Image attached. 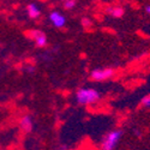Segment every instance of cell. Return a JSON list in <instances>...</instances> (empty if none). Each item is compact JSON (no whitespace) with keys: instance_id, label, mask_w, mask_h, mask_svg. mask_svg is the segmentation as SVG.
<instances>
[{"instance_id":"cell-1","label":"cell","mask_w":150,"mask_h":150,"mask_svg":"<svg viewBox=\"0 0 150 150\" xmlns=\"http://www.w3.org/2000/svg\"><path fill=\"white\" fill-rule=\"evenodd\" d=\"M76 102L81 106H91L97 102H100L101 100V94L98 93L95 88H90V86H83L79 88L76 91Z\"/></svg>"},{"instance_id":"cell-2","label":"cell","mask_w":150,"mask_h":150,"mask_svg":"<svg viewBox=\"0 0 150 150\" xmlns=\"http://www.w3.org/2000/svg\"><path fill=\"white\" fill-rule=\"evenodd\" d=\"M122 134H124V131L121 129H114V130L107 132L103 136L101 144H100L101 150H115Z\"/></svg>"},{"instance_id":"cell-3","label":"cell","mask_w":150,"mask_h":150,"mask_svg":"<svg viewBox=\"0 0 150 150\" xmlns=\"http://www.w3.org/2000/svg\"><path fill=\"white\" fill-rule=\"evenodd\" d=\"M115 70L112 67H97L90 72V79L94 82H106L114 77Z\"/></svg>"},{"instance_id":"cell-4","label":"cell","mask_w":150,"mask_h":150,"mask_svg":"<svg viewBox=\"0 0 150 150\" xmlns=\"http://www.w3.org/2000/svg\"><path fill=\"white\" fill-rule=\"evenodd\" d=\"M28 36L33 40V42L35 43L36 47L39 48H45L48 43V37L46 35L45 31H42L41 29H33L28 31Z\"/></svg>"},{"instance_id":"cell-5","label":"cell","mask_w":150,"mask_h":150,"mask_svg":"<svg viewBox=\"0 0 150 150\" xmlns=\"http://www.w3.org/2000/svg\"><path fill=\"white\" fill-rule=\"evenodd\" d=\"M48 19H49V23L57 29H62L65 25H66V17L64 13H61L60 11L58 10H54V11H51L48 15Z\"/></svg>"},{"instance_id":"cell-6","label":"cell","mask_w":150,"mask_h":150,"mask_svg":"<svg viewBox=\"0 0 150 150\" xmlns=\"http://www.w3.org/2000/svg\"><path fill=\"white\" fill-rule=\"evenodd\" d=\"M19 127L24 133H30L34 130V120L33 117L29 114L23 115L19 120Z\"/></svg>"},{"instance_id":"cell-7","label":"cell","mask_w":150,"mask_h":150,"mask_svg":"<svg viewBox=\"0 0 150 150\" xmlns=\"http://www.w3.org/2000/svg\"><path fill=\"white\" fill-rule=\"evenodd\" d=\"M27 13L31 19H39L42 15V11L37 4L31 3V4H28L27 6Z\"/></svg>"},{"instance_id":"cell-8","label":"cell","mask_w":150,"mask_h":150,"mask_svg":"<svg viewBox=\"0 0 150 150\" xmlns=\"http://www.w3.org/2000/svg\"><path fill=\"white\" fill-rule=\"evenodd\" d=\"M106 13L112 18H121L125 15V10L121 6H108L106 8Z\"/></svg>"},{"instance_id":"cell-9","label":"cell","mask_w":150,"mask_h":150,"mask_svg":"<svg viewBox=\"0 0 150 150\" xmlns=\"http://www.w3.org/2000/svg\"><path fill=\"white\" fill-rule=\"evenodd\" d=\"M77 6V0H66L64 1V8L66 11H71Z\"/></svg>"},{"instance_id":"cell-10","label":"cell","mask_w":150,"mask_h":150,"mask_svg":"<svg viewBox=\"0 0 150 150\" xmlns=\"http://www.w3.org/2000/svg\"><path fill=\"white\" fill-rule=\"evenodd\" d=\"M81 24H82V27H83V28L89 29V28L93 25V21H91L89 17H82V19H81Z\"/></svg>"},{"instance_id":"cell-11","label":"cell","mask_w":150,"mask_h":150,"mask_svg":"<svg viewBox=\"0 0 150 150\" xmlns=\"http://www.w3.org/2000/svg\"><path fill=\"white\" fill-rule=\"evenodd\" d=\"M141 106L144 108H150V94L145 95L142 100H141Z\"/></svg>"},{"instance_id":"cell-12","label":"cell","mask_w":150,"mask_h":150,"mask_svg":"<svg viewBox=\"0 0 150 150\" xmlns=\"http://www.w3.org/2000/svg\"><path fill=\"white\" fill-rule=\"evenodd\" d=\"M145 12H146L148 15H150V5H148V6L145 7Z\"/></svg>"},{"instance_id":"cell-13","label":"cell","mask_w":150,"mask_h":150,"mask_svg":"<svg viewBox=\"0 0 150 150\" xmlns=\"http://www.w3.org/2000/svg\"><path fill=\"white\" fill-rule=\"evenodd\" d=\"M60 1H62V3H64V1H66V0H60Z\"/></svg>"}]
</instances>
